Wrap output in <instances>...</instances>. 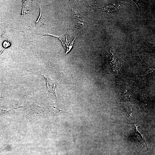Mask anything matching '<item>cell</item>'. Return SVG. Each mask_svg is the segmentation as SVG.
Returning a JSON list of instances; mask_svg holds the SVG:
<instances>
[{
    "label": "cell",
    "instance_id": "obj_1",
    "mask_svg": "<svg viewBox=\"0 0 155 155\" xmlns=\"http://www.w3.org/2000/svg\"><path fill=\"white\" fill-rule=\"evenodd\" d=\"M107 53L106 65L108 69L115 76L122 72L123 67V63L122 60L116 55L113 51L110 50Z\"/></svg>",
    "mask_w": 155,
    "mask_h": 155
},
{
    "label": "cell",
    "instance_id": "obj_2",
    "mask_svg": "<svg viewBox=\"0 0 155 155\" xmlns=\"http://www.w3.org/2000/svg\"><path fill=\"white\" fill-rule=\"evenodd\" d=\"M31 5L30 1H23L22 13L23 15L24 14L27 13L30 9Z\"/></svg>",
    "mask_w": 155,
    "mask_h": 155
},
{
    "label": "cell",
    "instance_id": "obj_3",
    "mask_svg": "<svg viewBox=\"0 0 155 155\" xmlns=\"http://www.w3.org/2000/svg\"><path fill=\"white\" fill-rule=\"evenodd\" d=\"M46 78V79L47 82V83L48 90L53 92V94H54V93H55V92L53 90L54 88H53L54 87V83H53L51 79H50L48 78Z\"/></svg>",
    "mask_w": 155,
    "mask_h": 155
}]
</instances>
